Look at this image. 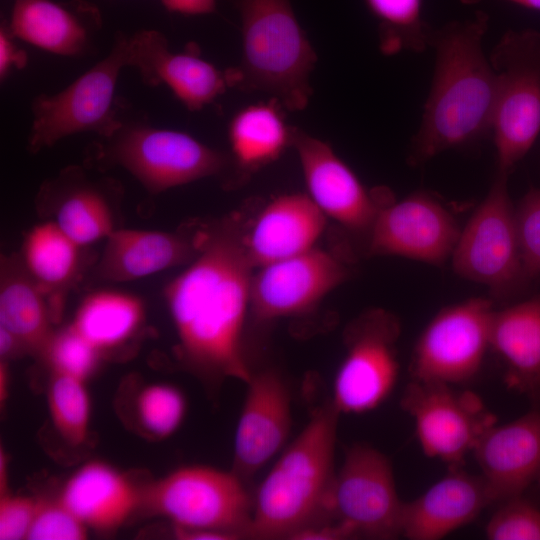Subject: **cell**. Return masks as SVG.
I'll use <instances>...</instances> for the list:
<instances>
[{"label": "cell", "mask_w": 540, "mask_h": 540, "mask_svg": "<svg viewBox=\"0 0 540 540\" xmlns=\"http://www.w3.org/2000/svg\"><path fill=\"white\" fill-rule=\"evenodd\" d=\"M59 500L87 527L110 531L127 520L142 496L121 473L91 462L71 476Z\"/></svg>", "instance_id": "27"}, {"label": "cell", "mask_w": 540, "mask_h": 540, "mask_svg": "<svg viewBox=\"0 0 540 540\" xmlns=\"http://www.w3.org/2000/svg\"><path fill=\"white\" fill-rule=\"evenodd\" d=\"M85 163L99 170L121 167L151 194L228 176L231 164L230 155L188 133L154 126L143 110L120 96L114 128L88 145Z\"/></svg>", "instance_id": "4"}, {"label": "cell", "mask_w": 540, "mask_h": 540, "mask_svg": "<svg viewBox=\"0 0 540 540\" xmlns=\"http://www.w3.org/2000/svg\"><path fill=\"white\" fill-rule=\"evenodd\" d=\"M43 353L54 373L83 380L91 375L101 355L72 325L53 333Z\"/></svg>", "instance_id": "34"}, {"label": "cell", "mask_w": 540, "mask_h": 540, "mask_svg": "<svg viewBox=\"0 0 540 540\" xmlns=\"http://www.w3.org/2000/svg\"><path fill=\"white\" fill-rule=\"evenodd\" d=\"M485 526L489 540H540V509L522 496L502 501Z\"/></svg>", "instance_id": "35"}, {"label": "cell", "mask_w": 540, "mask_h": 540, "mask_svg": "<svg viewBox=\"0 0 540 540\" xmlns=\"http://www.w3.org/2000/svg\"><path fill=\"white\" fill-rule=\"evenodd\" d=\"M490 350L504 364L509 389L528 397L540 391V294L494 311Z\"/></svg>", "instance_id": "26"}, {"label": "cell", "mask_w": 540, "mask_h": 540, "mask_svg": "<svg viewBox=\"0 0 540 540\" xmlns=\"http://www.w3.org/2000/svg\"><path fill=\"white\" fill-rule=\"evenodd\" d=\"M400 405L413 419L423 453L449 469L460 468L482 434L497 423L477 394L443 383L412 380Z\"/></svg>", "instance_id": "13"}, {"label": "cell", "mask_w": 540, "mask_h": 540, "mask_svg": "<svg viewBox=\"0 0 540 540\" xmlns=\"http://www.w3.org/2000/svg\"><path fill=\"white\" fill-rule=\"evenodd\" d=\"M493 301L473 297L438 311L419 335L411 357V379L464 385L479 373L490 350Z\"/></svg>", "instance_id": "11"}, {"label": "cell", "mask_w": 540, "mask_h": 540, "mask_svg": "<svg viewBox=\"0 0 540 540\" xmlns=\"http://www.w3.org/2000/svg\"><path fill=\"white\" fill-rule=\"evenodd\" d=\"M143 319L144 306L140 298L106 290L86 296L71 325L102 353L131 338Z\"/></svg>", "instance_id": "30"}, {"label": "cell", "mask_w": 540, "mask_h": 540, "mask_svg": "<svg viewBox=\"0 0 540 540\" xmlns=\"http://www.w3.org/2000/svg\"><path fill=\"white\" fill-rule=\"evenodd\" d=\"M7 26L19 38L49 53L86 54L102 26L100 11L83 0H15Z\"/></svg>", "instance_id": "21"}, {"label": "cell", "mask_w": 540, "mask_h": 540, "mask_svg": "<svg viewBox=\"0 0 540 540\" xmlns=\"http://www.w3.org/2000/svg\"><path fill=\"white\" fill-rule=\"evenodd\" d=\"M248 226L240 213L199 226L197 255L164 289L181 360L216 380L247 383L253 373L244 344L255 271Z\"/></svg>", "instance_id": "1"}, {"label": "cell", "mask_w": 540, "mask_h": 540, "mask_svg": "<svg viewBox=\"0 0 540 540\" xmlns=\"http://www.w3.org/2000/svg\"><path fill=\"white\" fill-rule=\"evenodd\" d=\"M234 438V470L243 480L253 477L284 446L291 428V395L274 369L253 371Z\"/></svg>", "instance_id": "17"}, {"label": "cell", "mask_w": 540, "mask_h": 540, "mask_svg": "<svg viewBox=\"0 0 540 540\" xmlns=\"http://www.w3.org/2000/svg\"><path fill=\"white\" fill-rule=\"evenodd\" d=\"M170 12L184 15H204L215 12L216 0H160Z\"/></svg>", "instance_id": "40"}, {"label": "cell", "mask_w": 540, "mask_h": 540, "mask_svg": "<svg viewBox=\"0 0 540 540\" xmlns=\"http://www.w3.org/2000/svg\"><path fill=\"white\" fill-rule=\"evenodd\" d=\"M489 17L477 11L432 29L435 66L409 163L418 166L449 149L491 134L496 75L483 50Z\"/></svg>", "instance_id": "2"}, {"label": "cell", "mask_w": 540, "mask_h": 540, "mask_svg": "<svg viewBox=\"0 0 540 540\" xmlns=\"http://www.w3.org/2000/svg\"><path fill=\"white\" fill-rule=\"evenodd\" d=\"M141 502L171 520L176 532H217L231 539L249 536L253 498L233 471L179 468L150 486Z\"/></svg>", "instance_id": "7"}, {"label": "cell", "mask_w": 540, "mask_h": 540, "mask_svg": "<svg viewBox=\"0 0 540 540\" xmlns=\"http://www.w3.org/2000/svg\"><path fill=\"white\" fill-rule=\"evenodd\" d=\"M241 18L242 57L226 69L229 87L261 92L289 111L306 108L316 52L290 0H233Z\"/></svg>", "instance_id": "5"}, {"label": "cell", "mask_w": 540, "mask_h": 540, "mask_svg": "<svg viewBox=\"0 0 540 540\" xmlns=\"http://www.w3.org/2000/svg\"><path fill=\"white\" fill-rule=\"evenodd\" d=\"M460 230L441 200L417 191L380 209L367 234V254L441 266L451 258Z\"/></svg>", "instance_id": "14"}, {"label": "cell", "mask_w": 540, "mask_h": 540, "mask_svg": "<svg viewBox=\"0 0 540 540\" xmlns=\"http://www.w3.org/2000/svg\"><path fill=\"white\" fill-rule=\"evenodd\" d=\"M489 60L496 75L491 134L497 171L510 175L540 134V31L508 30Z\"/></svg>", "instance_id": "6"}, {"label": "cell", "mask_w": 540, "mask_h": 540, "mask_svg": "<svg viewBox=\"0 0 540 540\" xmlns=\"http://www.w3.org/2000/svg\"><path fill=\"white\" fill-rule=\"evenodd\" d=\"M129 66L146 86H168L190 111L201 110L229 87L225 70L203 59L197 45L173 52L167 38L152 29L129 35Z\"/></svg>", "instance_id": "18"}, {"label": "cell", "mask_w": 540, "mask_h": 540, "mask_svg": "<svg viewBox=\"0 0 540 540\" xmlns=\"http://www.w3.org/2000/svg\"><path fill=\"white\" fill-rule=\"evenodd\" d=\"M515 222L524 274L540 277V188H531L515 204Z\"/></svg>", "instance_id": "36"}, {"label": "cell", "mask_w": 540, "mask_h": 540, "mask_svg": "<svg viewBox=\"0 0 540 540\" xmlns=\"http://www.w3.org/2000/svg\"><path fill=\"white\" fill-rule=\"evenodd\" d=\"M530 409L508 423L489 427L472 453L494 499L522 496L540 477V391Z\"/></svg>", "instance_id": "19"}, {"label": "cell", "mask_w": 540, "mask_h": 540, "mask_svg": "<svg viewBox=\"0 0 540 540\" xmlns=\"http://www.w3.org/2000/svg\"><path fill=\"white\" fill-rule=\"evenodd\" d=\"M87 528L60 500L39 501L26 539L81 540L86 538Z\"/></svg>", "instance_id": "37"}, {"label": "cell", "mask_w": 540, "mask_h": 540, "mask_svg": "<svg viewBox=\"0 0 540 540\" xmlns=\"http://www.w3.org/2000/svg\"><path fill=\"white\" fill-rule=\"evenodd\" d=\"M136 409L143 428L158 438H165L172 435L182 423L186 402L176 387L153 384L140 392Z\"/></svg>", "instance_id": "33"}, {"label": "cell", "mask_w": 540, "mask_h": 540, "mask_svg": "<svg viewBox=\"0 0 540 540\" xmlns=\"http://www.w3.org/2000/svg\"><path fill=\"white\" fill-rule=\"evenodd\" d=\"M198 252L196 229L165 232L115 229L96 265L99 279L125 282L190 263Z\"/></svg>", "instance_id": "24"}, {"label": "cell", "mask_w": 540, "mask_h": 540, "mask_svg": "<svg viewBox=\"0 0 540 540\" xmlns=\"http://www.w3.org/2000/svg\"><path fill=\"white\" fill-rule=\"evenodd\" d=\"M275 98L238 110L228 125L230 170L227 183H240L292 147L294 127Z\"/></svg>", "instance_id": "25"}, {"label": "cell", "mask_w": 540, "mask_h": 540, "mask_svg": "<svg viewBox=\"0 0 540 540\" xmlns=\"http://www.w3.org/2000/svg\"><path fill=\"white\" fill-rule=\"evenodd\" d=\"M23 348L19 340L7 329L0 327V354L6 357L18 348Z\"/></svg>", "instance_id": "41"}, {"label": "cell", "mask_w": 540, "mask_h": 540, "mask_svg": "<svg viewBox=\"0 0 540 540\" xmlns=\"http://www.w3.org/2000/svg\"><path fill=\"white\" fill-rule=\"evenodd\" d=\"M326 216L307 193L279 195L249 223L246 248L255 269L316 247Z\"/></svg>", "instance_id": "20"}, {"label": "cell", "mask_w": 540, "mask_h": 540, "mask_svg": "<svg viewBox=\"0 0 540 540\" xmlns=\"http://www.w3.org/2000/svg\"><path fill=\"white\" fill-rule=\"evenodd\" d=\"M340 413L332 403L318 407L281 453L253 498L249 537L293 539L329 520Z\"/></svg>", "instance_id": "3"}, {"label": "cell", "mask_w": 540, "mask_h": 540, "mask_svg": "<svg viewBox=\"0 0 540 540\" xmlns=\"http://www.w3.org/2000/svg\"><path fill=\"white\" fill-rule=\"evenodd\" d=\"M80 248L54 221L35 226L25 238L22 262L46 295L54 321L62 311L64 291L79 273Z\"/></svg>", "instance_id": "29"}, {"label": "cell", "mask_w": 540, "mask_h": 540, "mask_svg": "<svg viewBox=\"0 0 540 540\" xmlns=\"http://www.w3.org/2000/svg\"><path fill=\"white\" fill-rule=\"evenodd\" d=\"M85 380L54 373L48 391L52 421L59 433L71 444H82L87 436L90 400Z\"/></svg>", "instance_id": "32"}, {"label": "cell", "mask_w": 540, "mask_h": 540, "mask_svg": "<svg viewBox=\"0 0 540 540\" xmlns=\"http://www.w3.org/2000/svg\"><path fill=\"white\" fill-rule=\"evenodd\" d=\"M460 1L466 5H474V4L479 3L482 0H460ZM506 1L512 2L514 4H517L526 8L540 10V0H506Z\"/></svg>", "instance_id": "42"}, {"label": "cell", "mask_w": 540, "mask_h": 540, "mask_svg": "<svg viewBox=\"0 0 540 540\" xmlns=\"http://www.w3.org/2000/svg\"><path fill=\"white\" fill-rule=\"evenodd\" d=\"M126 66H129V35L119 31L102 60L63 90L37 95L31 102L28 150L36 154L79 133L107 135L116 124L117 81Z\"/></svg>", "instance_id": "8"}, {"label": "cell", "mask_w": 540, "mask_h": 540, "mask_svg": "<svg viewBox=\"0 0 540 540\" xmlns=\"http://www.w3.org/2000/svg\"><path fill=\"white\" fill-rule=\"evenodd\" d=\"M508 178L497 171L486 196L461 228L450 258L458 276L488 287L496 297H508L529 283Z\"/></svg>", "instance_id": "9"}, {"label": "cell", "mask_w": 540, "mask_h": 540, "mask_svg": "<svg viewBox=\"0 0 540 540\" xmlns=\"http://www.w3.org/2000/svg\"><path fill=\"white\" fill-rule=\"evenodd\" d=\"M537 483H538L539 488H540V477H539V479L537 480Z\"/></svg>", "instance_id": "43"}, {"label": "cell", "mask_w": 540, "mask_h": 540, "mask_svg": "<svg viewBox=\"0 0 540 540\" xmlns=\"http://www.w3.org/2000/svg\"><path fill=\"white\" fill-rule=\"evenodd\" d=\"M118 190L114 181L92 180L82 168L69 166L43 183L38 200L55 212L58 227L84 247L115 230L110 198Z\"/></svg>", "instance_id": "23"}, {"label": "cell", "mask_w": 540, "mask_h": 540, "mask_svg": "<svg viewBox=\"0 0 540 540\" xmlns=\"http://www.w3.org/2000/svg\"><path fill=\"white\" fill-rule=\"evenodd\" d=\"M404 507L388 457L367 444L349 447L335 473L329 518L348 525L355 536L394 539L402 536Z\"/></svg>", "instance_id": "12"}, {"label": "cell", "mask_w": 540, "mask_h": 540, "mask_svg": "<svg viewBox=\"0 0 540 540\" xmlns=\"http://www.w3.org/2000/svg\"><path fill=\"white\" fill-rule=\"evenodd\" d=\"M493 502L481 475L452 468L421 496L405 502L402 536L410 540L442 539L472 522Z\"/></svg>", "instance_id": "22"}, {"label": "cell", "mask_w": 540, "mask_h": 540, "mask_svg": "<svg viewBox=\"0 0 540 540\" xmlns=\"http://www.w3.org/2000/svg\"><path fill=\"white\" fill-rule=\"evenodd\" d=\"M292 147L302 169L306 193L342 227L368 234L380 209L393 200L386 189H368L325 141L294 127Z\"/></svg>", "instance_id": "16"}, {"label": "cell", "mask_w": 540, "mask_h": 540, "mask_svg": "<svg viewBox=\"0 0 540 540\" xmlns=\"http://www.w3.org/2000/svg\"><path fill=\"white\" fill-rule=\"evenodd\" d=\"M378 23L382 53L430 48L432 29L423 19V0H364Z\"/></svg>", "instance_id": "31"}, {"label": "cell", "mask_w": 540, "mask_h": 540, "mask_svg": "<svg viewBox=\"0 0 540 540\" xmlns=\"http://www.w3.org/2000/svg\"><path fill=\"white\" fill-rule=\"evenodd\" d=\"M15 38L5 22L0 28V78L4 80L12 68L22 69L26 66L28 56L13 42Z\"/></svg>", "instance_id": "39"}, {"label": "cell", "mask_w": 540, "mask_h": 540, "mask_svg": "<svg viewBox=\"0 0 540 540\" xmlns=\"http://www.w3.org/2000/svg\"><path fill=\"white\" fill-rule=\"evenodd\" d=\"M38 504L29 497L4 495L0 502V539H26Z\"/></svg>", "instance_id": "38"}, {"label": "cell", "mask_w": 540, "mask_h": 540, "mask_svg": "<svg viewBox=\"0 0 540 540\" xmlns=\"http://www.w3.org/2000/svg\"><path fill=\"white\" fill-rule=\"evenodd\" d=\"M50 304L27 272L21 257L5 256L0 274V327L10 331L24 349L43 352L53 332Z\"/></svg>", "instance_id": "28"}, {"label": "cell", "mask_w": 540, "mask_h": 540, "mask_svg": "<svg viewBox=\"0 0 540 540\" xmlns=\"http://www.w3.org/2000/svg\"><path fill=\"white\" fill-rule=\"evenodd\" d=\"M349 273L339 256L318 247L259 267L252 278L250 315L270 322L309 313Z\"/></svg>", "instance_id": "15"}, {"label": "cell", "mask_w": 540, "mask_h": 540, "mask_svg": "<svg viewBox=\"0 0 540 540\" xmlns=\"http://www.w3.org/2000/svg\"><path fill=\"white\" fill-rule=\"evenodd\" d=\"M400 332L398 318L382 308L368 309L347 325L331 400L340 414L372 411L392 393L399 374Z\"/></svg>", "instance_id": "10"}]
</instances>
